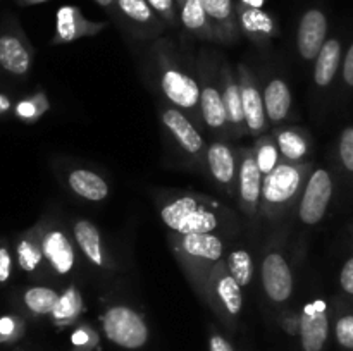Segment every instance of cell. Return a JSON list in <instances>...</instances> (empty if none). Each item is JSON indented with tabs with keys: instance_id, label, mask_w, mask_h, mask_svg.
I'll return each instance as SVG.
<instances>
[{
	"instance_id": "cell-1",
	"label": "cell",
	"mask_w": 353,
	"mask_h": 351,
	"mask_svg": "<svg viewBox=\"0 0 353 351\" xmlns=\"http://www.w3.org/2000/svg\"><path fill=\"white\" fill-rule=\"evenodd\" d=\"M224 209L212 198L200 195H179L164 202L161 219L174 234L214 233L223 227Z\"/></svg>"
},
{
	"instance_id": "cell-2",
	"label": "cell",
	"mask_w": 353,
	"mask_h": 351,
	"mask_svg": "<svg viewBox=\"0 0 353 351\" xmlns=\"http://www.w3.org/2000/svg\"><path fill=\"white\" fill-rule=\"evenodd\" d=\"M172 248L193 284L202 289L205 298L210 274L216 265L224 260V241L214 233L174 234Z\"/></svg>"
},
{
	"instance_id": "cell-3",
	"label": "cell",
	"mask_w": 353,
	"mask_h": 351,
	"mask_svg": "<svg viewBox=\"0 0 353 351\" xmlns=\"http://www.w3.org/2000/svg\"><path fill=\"white\" fill-rule=\"evenodd\" d=\"M307 169L309 165L296 164V162H279L269 174L264 176L261 209L265 215L272 219L286 206L292 205L305 182Z\"/></svg>"
},
{
	"instance_id": "cell-4",
	"label": "cell",
	"mask_w": 353,
	"mask_h": 351,
	"mask_svg": "<svg viewBox=\"0 0 353 351\" xmlns=\"http://www.w3.org/2000/svg\"><path fill=\"white\" fill-rule=\"evenodd\" d=\"M102 330L110 343L130 351L141 350L150 337L141 313L126 305H112L103 312Z\"/></svg>"
},
{
	"instance_id": "cell-5",
	"label": "cell",
	"mask_w": 353,
	"mask_h": 351,
	"mask_svg": "<svg viewBox=\"0 0 353 351\" xmlns=\"http://www.w3.org/2000/svg\"><path fill=\"white\" fill-rule=\"evenodd\" d=\"M205 301L216 310L217 315L228 326L233 327V323L240 317L241 308H243L241 286L238 284L236 279L228 270L226 258L221 260L212 270V274H210Z\"/></svg>"
},
{
	"instance_id": "cell-6",
	"label": "cell",
	"mask_w": 353,
	"mask_h": 351,
	"mask_svg": "<svg viewBox=\"0 0 353 351\" xmlns=\"http://www.w3.org/2000/svg\"><path fill=\"white\" fill-rule=\"evenodd\" d=\"M161 88L164 92L165 98L178 107L179 110L186 112H195L200 109V92L196 79L193 76L186 74L176 65L169 64L168 61L161 57Z\"/></svg>"
},
{
	"instance_id": "cell-7",
	"label": "cell",
	"mask_w": 353,
	"mask_h": 351,
	"mask_svg": "<svg viewBox=\"0 0 353 351\" xmlns=\"http://www.w3.org/2000/svg\"><path fill=\"white\" fill-rule=\"evenodd\" d=\"M333 196V179L326 169H317L307 179L302 202L299 206V217L307 226H316L326 215Z\"/></svg>"
},
{
	"instance_id": "cell-8",
	"label": "cell",
	"mask_w": 353,
	"mask_h": 351,
	"mask_svg": "<svg viewBox=\"0 0 353 351\" xmlns=\"http://www.w3.org/2000/svg\"><path fill=\"white\" fill-rule=\"evenodd\" d=\"M238 83L241 89V103H243L245 126L252 136H262L268 129V116H265L264 96L255 85L254 74L247 65H238Z\"/></svg>"
},
{
	"instance_id": "cell-9",
	"label": "cell",
	"mask_w": 353,
	"mask_h": 351,
	"mask_svg": "<svg viewBox=\"0 0 353 351\" xmlns=\"http://www.w3.org/2000/svg\"><path fill=\"white\" fill-rule=\"evenodd\" d=\"M299 337L302 351H324L330 337V319L323 299H316L303 306L300 313Z\"/></svg>"
},
{
	"instance_id": "cell-10",
	"label": "cell",
	"mask_w": 353,
	"mask_h": 351,
	"mask_svg": "<svg viewBox=\"0 0 353 351\" xmlns=\"http://www.w3.org/2000/svg\"><path fill=\"white\" fill-rule=\"evenodd\" d=\"M33 50L17 26L0 31V67L12 76H26L31 69Z\"/></svg>"
},
{
	"instance_id": "cell-11",
	"label": "cell",
	"mask_w": 353,
	"mask_h": 351,
	"mask_svg": "<svg viewBox=\"0 0 353 351\" xmlns=\"http://www.w3.org/2000/svg\"><path fill=\"white\" fill-rule=\"evenodd\" d=\"M262 181L264 176L255 160L254 150H243L238 165V198L245 215L254 217L257 213L262 196Z\"/></svg>"
},
{
	"instance_id": "cell-12",
	"label": "cell",
	"mask_w": 353,
	"mask_h": 351,
	"mask_svg": "<svg viewBox=\"0 0 353 351\" xmlns=\"http://www.w3.org/2000/svg\"><path fill=\"white\" fill-rule=\"evenodd\" d=\"M45 264L57 275H69L76 265L74 243L61 227H45L41 236Z\"/></svg>"
},
{
	"instance_id": "cell-13",
	"label": "cell",
	"mask_w": 353,
	"mask_h": 351,
	"mask_svg": "<svg viewBox=\"0 0 353 351\" xmlns=\"http://www.w3.org/2000/svg\"><path fill=\"white\" fill-rule=\"evenodd\" d=\"M262 284L272 303L288 301L293 292V275L288 262L281 253L271 251L262 262Z\"/></svg>"
},
{
	"instance_id": "cell-14",
	"label": "cell",
	"mask_w": 353,
	"mask_h": 351,
	"mask_svg": "<svg viewBox=\"0 0 353 351\" xmlns=\"http://www.w3.org/2000/svg\"><path fill=\"white\" fill-rule=\"evenodd\" d=\"M327 17L323 10L309 9L302 16L296 31V48L305 61H314L326 43Z\"/></svg>"
},
{
	"instance_id": "cell-15",
	"label": "cell",
	"mask_w": 353,
	"mask_h": 351,
	"mask_svg": "<svg viewBox=\"0 0 353 351\" xmlns=\"http://www.w3.org/2000/svg\"><path fill=\"white\" fill-rule=\"evenodd\" d=\"M103 23H93L83 16L81 10L74 6H62L57 10L55 17V34L54 43H71V41L79 40V38L92 36L100 30H103Z\"/></svg>"
},
{
	"instance_id": "cell-16",
	"label": "cell",
	"mask_w": 353,
	"mask_h": 351,
	"mask_svg": "<svg viewBox=\"0 0 353 351\" xmlns=\"http://www.w3.org/2000/svg\"><path fill=\"white\" fill-rule=\"evenodd\" d=\"M207 165L219 186H223L224 191L234 195L238 189V160L231 147H228L223 141H214L207 148Z\"/></svg>"
},
{
	"instance_id": "cell-17",
	"label": "cell",
	"mask_w": 353,
	"mask_h": 351,
	"mask_svg": "<svg viewBox=\"0 0 353 351\" xmlns=\"http://www.w3.org/2000/svg\"><path fill=\"white\" fill-rule=\"evenodd\" d=\"M161 117L164 126L168 127V131L172 134V138L178 141L179 147H181L183 150L188 151L190 155L202 153L203 148H205L202 134L196 131V127L193 126L192 120L183 114V110L165 109Z\"/></svg>"
},
{
	"instance_id": "cell-18",
	"label": "cell",
	"mask_w": 353,
	"mask_h": 351,
	"mask_svg": "<svg viewBox=\"0 0 353 351\" xmlns=\"http://www.w3.org/2000/svg\"><path fill=\"white\" fill-rule=\"evenodd\" d=\"M43 231V224H37L34 227L28 229L16 243V262L21 270L26 274H37L45 264L43 248H41Z\"/></svg>"
},
{
	"instance_id": "cell-19",
	"label": "cell",
	"mask_w": 353,
	"mask_h": 351,
	"mask_svg": "<svg viewBox=\"0 0 353 351\" xmlns=\"http://www.w3.org/2000/svg\"><path fill=\"white\" fill-rule=\"evenodd\" d=\"M72 236H74L76 244H78L79 250L83 251V255H85L95 267H109V258H107L105 248H103L102 236H100V231L95 224L85 219L76 220L74 226H72Z\"/></svg>"
},
{
	"instance_id": "cell-20",
	"label": "cell",
	"mask_w": 353,
	"mask_h": 351,
	"mask_svg": "<svg viewBox=\"0 0 353 351\" xmlns=\"http://www.w3.org/2000/svg\"><path fill=\"white\" fill-rule=\"evenodd\" d=\"M202 3L214 30H216L217 40L236 38L238 23L233 0H202Z\"/></svg>"
},
{
	"instance_id": "cell-21",
	"label": "cell",
	"mask_w": 353,
	"mask_h": 351,
	"mask_svg": "<svg viewBox=\"0 0 353 351\" xmlns=\"http://www.w3.org/2000/svg\"><path fill=\"white\" fill-rule=\"evenodd\" d=\"M221 93H223L224 107L228 112V124L236 136H241L247 131L243 103H241V89L238 79L228 67L223 71V92Z\"/></svg>"
},
{
	"instance_id": "cell-22",
	"label": "cell",
	"mask_w": 353,
	"mask_h": 351,
	"mask_svg": "<svg viewBox=\"0 0 353 351\" xmlns=\"http://www.w3.org/2000/svg\"><path fill=\"white\" fill-rule=\"evenodd\" d=\"M264 107L268 120L272 124H281L288 117L292 109V92L281 78H274L264 88Z\"/></svg>"
},
{
	"instance_id": "cell-23",
	"label": "cell",
	"mask_w": 353,
	"mask_h": 351,
	"mask_svg": "<svg viewBox=\"0 0 353 351\" xmlns=\"http://www.w3.org/2000/svg\"><path fill=\"white\" fill-rule=\"evenodd\" d=\"M238 26L254 41L271 40L276 33V23L268 12L254 7H238Z\"/></svg>"
},
{
	"instance_id": "cell-24",
	"label": "cell",
	"mask_w": 353,
	"mask_h": 351,
	"mask_svg": "<svg viewBox=\"0 0 353 351\" xmlns=\"http://www.w3.org/2000/svg\"><path fill=\"white\" fill-rule=\"evenodd\" d=\"M200 112H202V119L209 129L224 131L230 126L223 93L217 86L210 85V83L203 85L202 92H200Z\"/></svg>"
},
{
	"instance_id": "cell-25",
	"label": "cell",
	"mask_w": 353,
	"mask_h": 351,
	"mask_svg": "<svg viewBox=\"0 0 353 351\" xmlns=\"http://www.w3.org/2000/svg\"><path fill=\"white\" fill-rule=\"evenodd\" d=\"M68 184L76 195L90 202H102L109 196V184L105 179L86 169H74L69 172Z\"/></svg>"
},
{
	"instance_id": "cell-26",
	"label": "cell",
	"mask_w": 353,
	"mask_h": 351,
	"mask_svg": "<svg viewBox=\"0 0 353 351\" xmlns=\"http://www.w3.org/2000/svg\"><path fill=\"white\" fill-rule=\"evenodd\" d=\"M179 19L181 24L195 36L202 40H214L217 38L216 30L203 9L202 0H183L179 3Z\"/></svg>"
},
{
	"instance_id": "cell-27",
	"label": "cell",
	"mask_w": 353,
	"mask_h": 351,
	"mask_svg": "<svg viewBox=\"0 0 353 351\" xmlns=\"http://www.w3.org/2000/svg\"><path fill=\"white\" fill-rule=\"evenodd\" d=\"M85 310V299L76 286H68L59 296V301L55 305L54 312L50 313L52 323L55 327H69L79 319V315Z\"/></svg>"
},
{
	"instance_id": "cell-28",
	"label": "cell",
	"mask_w": 353,
	"mask_h": 351,
	"mask_svg": "<svg viewBox=\"0 0 353 351\" xmlns=\"http://www.w3.org/2000/svg\"><path fill=\"white\" fill-rule=\"evenodd\" d=\"M341 61V45L340 41L331 38L321 48L319 55L316 57V67H314V81L317 86H327L333 83Z\"/></svg>"
},
{
	"instance_id": "cell-29",
	"label": "cell",
	"mask_w": 353,
	"mask_h": 351,
	"mask_svg": "<svg viewBox=\"0 0 353 351\" xmlns=\"http://www.w3.org/2000/svg\"><path fill=\"white\" fill-rule=\"evenodd\" d=\"M61 292L47 286H31L23 292V305L33 317H50Z\"/></svg>"
},
{
	"instance_id": "cell-30",
	"label": "cell",
	"mask_w": 353,
	"mask_h": 351,
	"mask_svg": "<svg viewBox=\"0 0 353 351\" xmlns=\"http://www.w3.org/2000/svg\"><path fill=\"white\" fill-rule=\"evenodd\" d=\"M276 145L279 148V155L286 162H300L309 151V141L300 129L288 127L276 134Z\"/></svg>"
},
{
	"instance_id": "cell-31",
	"label": "cell",
	"mask_w": 353,
	"mask_h": 351,
	"mask_svg": "<svg viewBox=\"0 0 353 351\" xmlns=\"http://www.w3.org/2000/svg\"><path fill=\"white\" fill-rule=\"evenodd\" d=\"M117 10L123 17H126L130 23L138 24L143 28L157 26V14L150 7L147 0H116Z\"/></svg>"
},
{
	"instance_id": "cell-32",
	"label": "cell",
	"mask_w": 353,
	"mask_h": 351,
	"mask_svg": "<svg viewBox=\"0 0 353 351\" xmlns=\"http://www.w3.org/2000/svg\"><path fill=\"white\" fill-rule=\"evenodd\" d=\"M226 265L230 274L236 279L238 284L241 288H247L254 277V262H252V255L243 248H236V250L230 251L226 258Z\"/></svg>"
},
{
	"instance_id": "cell-33",
	"label": "cell",
	"mask_w": 353,
	"mask_h": 351,
	"mask_svg": "<svg viewBox=\"0 0 353 351\" xmlns=\"http://www.w3.org/2000/svg\"><path fill=\"white\" fill-rule=\"evenodd\" d=\"M257 160L259 169H261L262 176L269 174L276 165L279 164V148L274 140L268 136H261L255 141V147L252 148Z\"/></svg>"
},
{
	"instance_id": "cell-34",
	"label": "cell",
	"mask_w": 353,
	"mask_h": 351,
	"mask_svg": "<svg viewBox=\"0 0 353 351\" xmlns=\"http://www.w3.org/2000/svg\"><path fill=\"white\" fill-rule=\"evenodd\" d=\"M48 109V100L45 96V93L38 92L34 93L30 98H24L21 102L16 103L14 107V112L19 119L26 120V123H34L37 119H40Z\"/></svg>"
},
{
	"instance_id": "cell-35",
	"label": "cell",
	"mask_w": 353,
	"mask_h": 351,
	"mask_svg": "<svg viewBox=\"0 0 353 351\" xmlns=\"http://www.w3.org/2000/svg\"><path fill=\"white\" fill-rule=\"evenodd\" d=\"M26 323L19 315L0 317V344H14L24 336Z\"/></svg>"
},
{
	"instance_id": "cell-36",
	"label": "cell",
	"mask_w": 353,
	"mask_h": 351,
	"mask_svg": "<svg viewBox=\"0 0 353 351\" xmlns=\"http://www.w3.org/2000/svg\"><path fill=\"white\" fill-rule=\"evenodd\" d=\"M72 351H95L99 348V334L88 323H81L71 334Z\"/></svg>"
},
{
	"instance_id": "cell-37",
	"label": "cell",
	"mask_w": 353,
	"mask_h": 351,
	"mask_svg": "<svg viewBox=\"0 0 353 351\" xmlns=\"http://www.w3.org/2000/svg\"><path fill=\"white\" fill-rule=\"evenodd\" d=\"M334 336L336 343L343 350L353 351V313L341 315L334 323Z\"/></svg>"
},
{
	"instance_id": "cell-38",
	"label": "cell",
	"mask_w": 353,
	"mask_h": 351,
	"mask_svg": "<svg viewBox=\"0 0 353 351\" xmlns=\"http://www.w3.org/2000/svg\"><path fill=\"white\" fill-rule=\"evenodd\" d=\"M154 12L169 26L176 24V0H147Z\"/></svg>"
},
{
	"instance_id": "cell-39",
	"label": "cell",
	"mask_w": 353,
	"mask_h": 351,
	"mask_svg": "<svg viewBox=\"0 0 353 351\" xmlns=\"http://www.w3.org/2000/svg\"><path fill=\"white\" fill-rule=\"evenodd\" d=\"M340 158L347 171L353 172V126L347 127L340 138Z\"/></svg>"
},
{
	"instance_id": "cell-40",
	"label": "cell",
	"mask_w": 353,
	"mask_h": 351,
	"mask_svg": "<svg viewBox=\"0 0 353 351\" xmlns=\"http://www.w3.org/2000/svg\"><path fill=\"white\" fill-rule=\"evenodd\" d=\"M12 253L6 241H0V284H7L12 275Z\"/></svg>"
},
{
	"instance_id": "cell-41",
	"label": "cell",
	"mask_w": 353,
	"mask_h": 351,
	"mask_svg": "<svg viewBox=\"0 0 353 351\" xmlns=\"http://www.w3.org/2000/svg\"><path fill=\"white\" fill-rule=\"evenodd\" d=\"M209 351H236L234 350L233 343H231L228 337H224L223 334L212 330L209 336Z\"/></svg>"
},
{
	"instance_id": "cell-42",
	"label": "cell",
	"mask_w": 353,
	"mask_h": 351,
	"mask_svg": "<svg viewBox=\"0 0 353 351\" xmlns=\"http://www.w3.org/2000/svg\"><path fill=\"white\" fill-rule=\"evenodd\" d=\"M340 284L345 292H348V295L353 296V257L350 260H347V264H345L343 268H341Z\"/></svg>"
},
{
	"instance_id": "cell-43",
	"label": "cell",
	"mask_w": 353,
	"mask_h": 351,
	"mask_svg": "<svg viewBox=\"0 0 353 351\" xmlns=\"http://www.w3.org/2000/svg\"><path fill=\"white\" fill-rule=\"evenodd\" d=\"M281 326H283V329H285L286 334H290V336H299V332H300V315H293V313H288V315L283 319Z\"/></svg>"
},
{
	"instance_id": "cell-44",
	"label": "cell",
	"mask_w": 353,
	"mask_h": 351,
	"mask_svg": "<svg viewBox=\"0 0 353 351\" xmlns=\"http://www.w3.org/2000/svg\"><path fill=\"white\" fill-rule=\"evenodd\" d=\"M343 78L348 86H353V43L348 48L347 57H345L343 62Z\"/></svg>"
},
{
	"instance_id": "cell-45",
	"label": "cell",
	"mask_w": 353,
	"mask_h": 351,
	"mask_svg": "<svg viewBox=\"0 0 353 351\" xmlns=\"http://www.w3.org/2000/svg\"><path fill=\"white\" fill-rule=\"evenodd\" d=\"M10 109H12V102H10V98L6 95V93H0V116L9 112Z\"/></svg>"
},
{
	"instance_id": "cell-46",
	"label": "cell",
	"mask_w": 353,
	"mask_h": 351,
	"mask_svg": "<svg viewBox=\"0 0 353 351\" xmlns=\"http://www.w3.org/2000/svg\"><path fill=\"white\" fill-rule=\"evenodd\" d=\"M241 6L245 7H254V9H262L264 6V0H240Z\"/></svg>"
},
{
	"instance_id": "cell-47",
	"label": "cell",
	"mask_w": 353,
	"mask_h": 351,
	"mask_svg": "<svg viewBox=\"0 0 353 351\" xmlns=\"http://www.w3.org/2000/svg\"><path fill=\"white\" fill-rule=\"evenodd\" d=\"M95 3H99L100 7H103V9H112L114 6H116V0H93Z\"/></svg>"
},
{
	"instance_id": "cell-48",
	"label": "cell",
	"mask_w": 353,
	"mask_h": 351,
	"mask_svg": "<svg viewBox=\"0 0 353 351\" xmlns=\"http://www.w3.org/2000/svg\"><path fill=\"white\" fill-rule=\"evenodd\" d=\"M21 6H37V3H43L48 2V0H17Z\"/></svg>"
},
{
	"instance_id": "cell-49",
	"label": "cell",
	"mask_w": 353,
	"mask_h": 351,
	"mask_svg": "<svg viewBox=\"0 0 353 351\" xmlns=\"http://www.w3.org/2000/svg\"><path fill=\"white\" fill-rule=\"evenodd\" d=\"M176 2H178V3H181V2H183V0H176Z\"/></svg>"
}]
</instances>
